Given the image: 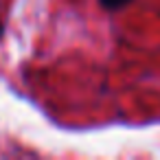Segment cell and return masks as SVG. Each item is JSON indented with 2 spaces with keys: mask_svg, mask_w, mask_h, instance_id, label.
Here are the masks:
<instances>
[{
  "mask_svg": "<svg viewBox=\"0 0 160 160\" xmlns=\"http://www.w3.org/2000/svg\"><path fill=\"white\" fill-rule=\"evenodd\" d=\"M101 2V7L103 9H108V11H116V9H123L129 0H99Z\"/></svg>",
  "mask_w": 160,
  "mask_h": 160,
  "instance_id": "6da1fadb",
  "label": "cell"
},
{
  "mask_svg": "<svg viewBox=\"0 0 160 160\" xmlns=\"http://www.w3.org/2000/svg\"><path fill=\"white\" fill-rule=\"evenodd\" d=\"M0 33H2V22H0Z\"/></svg>",
  "mask_w": 160,
  "mask_h": 160,
  "instance_id": "7a4b0ae2",
  "label": "cell"
}]
</instances>
